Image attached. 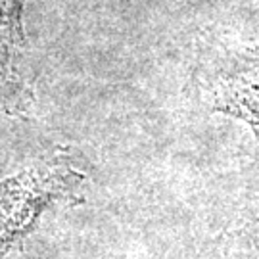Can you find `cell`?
Wrapping results in <instances>:
<instances>
[{
	"label": "cell",
	"instance_id": "277c9868",
	"mask_svg": "<svg viewBox=\"0 0 259 259\" xmlns=\"http://www.w3.org/2000/svg\"><path fill=\"white\" fill-rule=\"evenodd\" d=\"M253 215H255V221L259 223V198H255V205H253Z\"/></svg>",
	"mask_w": 259,
	"mask_h": 259
},
{
	"label": "cell",
	"instance_id": "6da1fadb",
	"mask_svg": "<svg viewBox=\"0 0 259 259\" xmlns=\"http://www.w3.org/2000/svg\"><path fill=\"white\" fill-rule=\"evenodd\" d=\"M83 175L69 163L29 167L0 183V248L12 246L33 231L47 207L71 200Z\"/></svg>",
	"mask_w": 259,
	"mask_h": 259
},
{
	"label": "cell",
	"instance_id": "7a4b0ae2",
	"mask_svg": "<svg viewBox=\"0 0 259 259\" xmlns=\"http://www.w3.org/2000/svg\"><path fill=\"white\" fill-rule=\"evenodd\" d=\"M215 111L246 123L259 142V42L232 56L211 84Z\"/></svg>",
	"mask_w": 259,
	"mask_h": 259
},
{
	"label": "cell",
	"instance_id": "3957f363",
	"mask_svg": "<svg viewBox=\"0 0 259 259\" xmlns=\"http://www.w3.org/2000/svg\"><path fill=\"white\" fill-rule=\"evenodd\" d=\"M25 0H0V77H10L23 47V14Z\"/></svg>",
	"mask_w": 259,
	"mask_h": 259
},
{
	"label": "cell",
	"instance_id": "5b68a950",
	"mask_svg": "<svg viewBox=\"0 0 259 259\" xmlns=\"http://www.w3.org/2000/svg\"><path fill=\"white\" fill-rule=\"evenodd\" d=\"M257 251H259V248H257Z\"/></svg>",
	"mask_w": 259,
	"mask_h": 259
}]
</instances>
